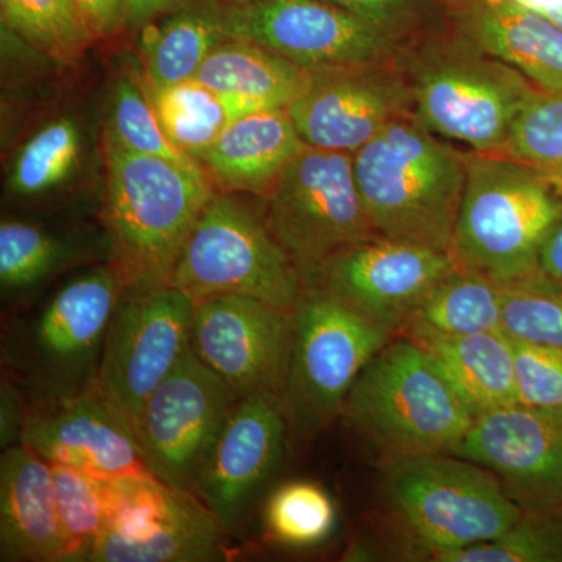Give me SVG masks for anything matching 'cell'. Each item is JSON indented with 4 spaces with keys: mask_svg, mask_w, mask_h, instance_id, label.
Wrapping results in <instances>:
<instances>
[{
    "mask_svg": "<svg viewBox=\"0 0 562 562\" xmlns=\"http://www.w3.org/2000/svg\"><path fill=\"white\" fill-rule=\"evenodd\" d=\"M106 225L127 288L169 284L203 211L216 195L202 166L125 149L106 132Z\"/></svg>",
    "mask_w": 562,
    "mask_h": 562,
    "instance_id": "1",
    "label": "cell"
},
{
    "mask_svg": "<svg viewBox=\"0 0 562 562\" xmlns=\"http://www.w3.org/2000/svg\"><path fill=\"white\" fill-rule=\"evenodd\" d=\"M341 416L383 469L452 453L475 420L427 351L403 335L366 364Z\"/></svg>",
    "mask_w": 562,
    "mask_h": 562,
    "instance_id": "2",
    "label": "cell"
},
{
    "mask_svg": "<svg viewBox=\"0 0 562 562\" xmlns=\"http://www.w3.org/2000/svg\"><path fill=\"white\" fill-rule=\"evenodd\" d=\"M362 206L376 235L450 249L464 194L465 155L401 116L353 154Z\"/></svg>",
    "mask_w": 562,
    "mask_h": 562,
    "instance_id": "3",
    "label": "cell"
},
{
    "mask_svg": "<svg viewBox=\"0 0 562 562\" xmlns=\"http://www.w3.org/2000/svg\"><path fill=\"white\" fill-rule=\"evenodd\" d=\"M465 169L449 249L458 269L502 288L535 279L542 244L562 211L561 195L505 155H465Z\"/></svg>",
    "mask_w": 562,
    "mask_h": 562,
    "instance_id": "4",
    "label": "cell"
},
{
    "mask_svg": "<svg viewBox=\"0 0 562 562\" xmlns=\"http://www.w3.org/2000/svg\"><path fill=\"white\" fill-rule=\"evenodd\" d=\"M125 290L114 266L91 269L3 333V360L31 402L98 386L106 331Z\"/></svg>",
    "mask_w": 562,
    "mask_h": 562,
    "instance_id": "5",
    "label": "cell"
},
{
    "mask_svg": "<svg viewBox=\"0 0 562 562\" xmlns=\"http://www.w3.org/2000/svg\"><path fill=\"white\" fill-rule=\"evenodd\" d=\"M384 471L392 519L431 560L494 541L524 519L495 473L457 454L416 458Z\"/></svg>",
    "mask_w": 562,
    "mask_h": 562,
    "instance_id": "6",
    "label": "cell"
},
{
    "mask_svg": "<svg viewBox=\"0 0 562 562\" xmlns=\"http://www.w3.org/2000/svg\"><path fill=\"white\" fill-rule=\"evenodd\" d=\"M325 288L306 286L292 312V344L281 408L291 430L313 435L342 413L362 369L395 338Z\"/></svg>",
    "mask_w": 562,
    "mask_h": 562,
    "instance_id": "7",
    "label": "cell"
},
{
    "mask_svg": "<svg viewBox=\"0 0 562 562\" xmlns=\"http://www.w3.org/2000/svg\"><path fill=\"white\" fill-rule=\"evenodd\" d=\"M169 284L198 302L236 294L294 312L305 281L265 213L232 192L214 195L181 250Z\"/></svg>",
    "mask_w": 562,
    "mask_h": 562,
    "instance_id": "8",
    "label": "cell"
},
{
    "mask_svg": "<svg viewBox=\"0 0 562 562\" xmlns=\"http://www.w3.org/2000/svg\"><path fill=\"white\" fill-rule=\"evenodd\" d=\"M265 220L306 286L336 255L379 236L362 206L353 154L310 146L273 184Z\"/></svg>",
    "mask_w": 562,
    "mask_h": 562,
    "instance_id": "9",
    "label": "cell"
},
{
    "mask_svg": "<svg viewBox=\"0 0 562 562\" xmlns=\"http://www.w3.org/2000/svg\"><path fill=\"white\" fill-rule=\"evenodd\" d=\"M109 525L91 562H206L222 560L225 530L191 491L154 473L110 479Z\"/></svg>",
    "mask_w": 562,
    "mask_h": 562,
    "instance_id": "10",
    "label": "cell"
},
{
    "mask_svg": "<svg viewBox=\"0 0 562 562\" xmlns=\"http://www.w3.org/2000/svg\"><path fill=\"white\" fill-rule=\"evenodd\" d=\"M194 306L172 284L127 288L122 294L106 331L98 387L133 424L191 349Z\"/></svg>",
    "mask_w": 562,
    "mask_h": 562,
    "instance_id": "11",
    "label": "cell"
},
{
    "mask_svg": "<svg viewBox=\"0 0 562 562\" xmlns=\"http://www.w3.org/2000/svg\"><path fill=\"white\" fill-rule=\"evenodd\" d=\"M239 401L220 375L188 350L133 424L149 472L176 490L191 491Z\"/></svg>",
    "mask_w": 562,
    "mask_h": 562,
    "instance_id": "12",
    "label": "cell"
},
{
    "mask_svg": "<svg viewBox=\"0 0 562 562\" xmlns=\"http://www.w3.org/2000/svg\"><path fill=\"white\" fill-rule=\"evenodd\" d=\"M532 91L522 74L497 58L450 57L422 70L414 101L435 135L475 154H501Z\"/></svg>",
    "mask_w": 562,
    "mask_h": 562,
    "instance_id": "13",
    "label": "cell"
},
{
    "mask_svg": "<svg viewBox=\"0 0 562 562\" xmlns=\"http://www.w3.org/2000/svg\"><path fill=\"white\" fill-rule=\"evenodd\" d=\"M224 33L312 70L371 66L394 38L324 0L225 3Z\"/></svg>",
    "mask_w": 562,
    "mask_h": 562,
    "instance_id": "14",
    "label": "cell"
},
{
    "mask_svg": "<svg viewBox=\"0 0 562 562\" xmlns=\"http://www.w3.org/2000/svg\"><path fill=\"white\" fill-rule=\"evenodd\" d=\"M292 344V312L247 295L195 302L191 349L239 397H280Z\"/></svg>",
    "mask_w": 562,
    "mask_h": 562,
    "instance_id": "15",
    "label": "cell"
},
{
    "mask_svg": "<svg viewBox=\"0 0 562 562\" xmlns=\"http://www.w3.org/2000/svg\"><path fill=\"white\" fill-rule=\"evenodd\" d=\"M452 454L495 473L527 516H562V408L516 403L484 413Z\"/></svg>",
    "mask_w": 562,
    "mask_h": 562,
    "instance_id": "16",
    "label": "cell"
},
{
    "mask_svg": "<svg viewBox=\"0 0 562 562\" xmlns=\"http://www.w3.org/2000/svg\"><path fill=\"white\" fill-rule=\"evenodd\" d=\"M457 269L450 251L375 236L336 255L314 284L398 335Z\"/></svg>",
    "mask_w": 562,
    "mask_h": 562,
    "instance_id": "17",
    "label": "cell"
},
{
    "mask_svg": "<svg viewBox=\"0 0 562 562\" xmlns=\"http://www.w3.org/2000/svg\"><path fill=\"white\" fill-rule=\"evenodd\" d=\"M288 430L277 395H250L236 403L191 486L225 532L241 527L279 469Z\"/></svg>",
    "mask_w": 562,
    "mask_h": 562,
    "instance_id": "18",
    "label": "cell"
},
{
    "mask_svg": "<svg viewBox=\"0 0 562 562\" xmlns=\"http://www.w3.org/2000/svg\"><path fill=\"white\" fill-rule=\"evenodd\" d=\"M21 443L50 464L105 479L149 472L131 417L98 386L31 402Z\"/></svg>",
    "mask_w": 562,
    "mask_h": 562,
    "instance_id": "19",
    "label": "cell"
},
{
    "mask_svg": "<svg viewBox=\"0 0 562 562\" xmlns=\"http://www.w3.org/2000/svg\"><path fill=\"white\" fill-rule=\"evenodd\" d=\"M403 102L394 80L358 66L314 70L286 110L306 146L355 154L403 116Z\"/></svg>",
    "mask_w": 562,
    "mask_h": 562,
    "instance_id": "20",
    "label": "cell"
},
{
    "mask_svg": "<svg viewBox=\"0 0 562 562\" xmlns=\"http://www.w3.org/2000/svg\"><path fill=\"white\" fill-rule=\"evenodd\" d=\"M0 561L68 562L52 464L22 443L0 458Z\"/></svg>",
    "mask_w": 562,
    "mask_h": 562,
    "instance_id": "21",
    "label": "cell"
},
{
    "mask_svg": "<svg viewBox=\"0 0 562 562\" xmlns=\"http://www.w3.org/2000/svg\"><path fill=\"white\" fill-rule=\"evenodd\" d=\"M305 147L286 109L261 110L231 122L199 162L225 192L266 199Z\"/></svg>",
    "mask_w": 562,
    "mask_h": 562,
    "instance_id": "22",
    "label": "cell"
},
{
    "mask_svg": "<svg viewBox=\"0 0 562 562\" xmlns=\"http://www.w3.org/2000/svg\"><path fill=\"white\" fill-rule=\"evenodd\" d=\"M461 20L476 46L538 90L562 92V29L509 0H462Z\"/></svg>",
    "mask_w": 562,
    "mask_h": 562,
    "instance_id": "23",
    "label": "cell"
},
{
    "mask_svg": "<svg viewBox=\"0 0 562 562\" xmlns=\"http://www.w3.org/2000/svg\"><path fill=\"white\" fill-rule=\"evenodd\" d=\"M419 344L473 416L516 405L514 342L502 330L472 335L406 333Z\"/></svg>",
    "mask_w": 562,
    "mask_h": 562,
    "instance_id": "24",
    "label": "cell"
},
{
    "mask_svg": "<svg viewBox=\"0 0 562 562\" xmlns=\"http://www.w3.org/2000/svg\"><path fill=\"white\" fill-rule=\"evenodd\" d=\"M140 32V50L154 87L195 79L211 52L224 43V7L216 0H181Z\"/></svg>",
    "mask_w": 562,
    "mask_h": 562,
    "instance_id": "25",
    "label": "cell"
},
{
    "mask_svg": "<svg viewBox=\"0 0 562 562\" xmlns=\"http://www.w3.org/2000/svg\"><path fill=\"white\" fill-rule=\"evenodd\" d=\"M313 72L257 44L225 40L203 61L195 80L221 94L272 110L286 109L297 99Z\"/></svg>",
    "mask_w": 562,
    "mask_h": 562,
    "instance_id": "26",
    "label": "cell"
},
{
    "mask_svg": "<svg viewBox=\"0 0 562 562\" xmlns=\"http://www.w3.org/2000/svg\"><path fill=\"white\" fill-rule=\"evenodd\" d=\"M149 95L166 135L198 162L231 122L261 111L247 99L221 94L195 79L169 87L150 85Z\"/></svg>",
    "mask_w": 562,
    "mask_h": 562,
    "instance_id": "27",
    "label": "cell"
},
{
    "mask_svg": "<svg viewBox=\"0 0 562 562\" xmlns=\"http://www.w3.org/2000/svg\"><path fill=\"white\" fill-rule=\"evenodd\" d=\"M503 288L479 273H450L422 302L398 335H472L502 330Z\"/></svg>",
    "mask_w": 562,
    "mask_h": 562,
    "instance_id": "28",
    "label": "cell"
},
{
    "mask_svg": "<svg viewBox=\"0 0 562 562\" xmlns=\"http://www.w3.org/2000/svg\"><path fill=\"white\" fill-rule=\"evenodd\" d=\"M262 522L273 542L308 549L330 538L338 513L331 495L321 484L292 480L266 498Z\"/></svg>",
    "mask_w": 562,
    "mask_h": 562,
    "instance_id": "29",
    "label": "cell"
},
{
    "mask_svg": "<svg viewBox=\"0 0 562 562\" xmlns=\"http://www.w3.org/2000/svg\"><path fill=\"white\" fill-rule=\"evenodd\" d=\"M52 472L68 562L88 561L109 525L110 479L61 464H52Z\"/></svg>",
    "mask_w": 562,
    "mask_h": 562,
    "instance_id": "30",
    "label": "cell"
},
{
    "mask_svg": "<svg viewBox=\"0 0 562 562\" xmlns=\"http://www.w3.org/2000/svg\"><path fill=\"white\" fill-rule=\"evenodd\" d=\"M497 155L528 166L562 198V92L532 91Z\"/></svg>",
    "mask_w": 562,
    "mask_h": 562,
    "instance_id": "31",
    "label": "cell"
},
{
    "mask_svg": "<svg viewBox=\"0 0 562 562\" xmlns=\"http://www.w3.org/2000/svg\"><path fill=\"white\" fill-rule=\"evenodd\" d=\"M10 31L52 57L70 60L92 41L74 0H0Z\"/></svg>",
    "mask_w": 562,
    "mask_h": 562,
    "instance_id": "32",
    "label": "cell"
},
{
    "mask_svg": "<svg viewBox=\"0 0 562 562\" xmlns=\"http://www.w3.org/2000/svg\"><path fill=\"white\" fill-rule=\"evenodd\" d=\"M70 249L35 224L3 220L0 224V284L3 294L31 291L63 268Z\"/></svg>",
    "mask_w": 562,
    "mask_h": 562,
    "instance_id": "33",
    "label": "cell"
},
{
    "mask_svg": "<svg viewBox=\"0 0 562 562\" xmlns=\"http://www.w3.org/2000/svg\"><path fill=\"white\" fill-rule=\"evenodd\" d=\"M79 128L70 120L50 122L22 147L10 176L18 195L44 194L68 179L79 160Z\"/></svg>",
    "mask_w": 562,
    "mask_h": 562,
    "instance_id": "34",
    "label": "cell"
},
{
    "mask_svg": "<svg viewBox=\"0 0 562 562\" xmlns=\"http://www.w3.org/2000/svg\"><path fill=\"white\" fill-rule=\"evenodd\" d=\"M502 331L513 341L562 349V290L541 276L503 288Z\"/></svg>",
    "mask_w": 562,
    "mask_h": 562,
    "instance_id": "35",
    "label": "cell"
},
{
    "mask_svg": "<svg viewBox=\"0 0 562 562\" xmlns=\"http://www.w3.org/2000/svg\"><path fill=\"white\" fill-rule=\"evenodd\" d=\"M109 132L121 146L135 154L165 158L183 166H201L169 139L149 92L140 91L131 79H122L116 85Z\"/></svg>",
    "mask_w": 562,
    "mask_h": 562,
    "instance_id": "36",
    "label": "cell"
},
{
    "mask_svg": "<svg viewBox=\"0 0 562 562\" xmlns=\"http://www.w3.org/2000/svg\"><path fill=\"white\" fill-rule=\"evenodd\" d=\"M439 562H562V516H527L494 541L439 557Z\"/></svg>",
    "mask_w": 562,
    "mask_h": 562,
    "instance_id": "37",
    "label": "cell"
},
{
    "mask_svg": "<svg viewBox=\"0 0 562 562\" xmlns=\"http://www.w3.org/2000/svg\"><path fill=\"white\" fill-rule=\"evenodd\" d=\"M513 342L517 401L536 408H562V349Z\"/></svg>",
    "mask_w": 562,
    "mask_h": 562,
    "instance_id": "38",
    "label": "cell"
},
{
    "mask_svg": "<svg viewBox=\"0 0 562 562\" xmlns=\"http://www.w3.org/2000/svg\"><path fill=\"white\" fill-rule=\"evenodd\" d=\"M395 36L419 16L425 0H324Z\"/></svg>",
    "mask_w": 562,
    "mask_h": 562,
    "instance_id": "39",
    "label": "cell"
},
{
    "mask_svg": "<svg viewBox=\"0 0 562 562\" xmlns=\"http://www.w3.org/2000/svg\"><path fill=\"white\" fill-rule=\"evenodd\" d=\"M31 398L20 383L7 372L0 383V446H20Z\"/></svg>",
    "mask_w": 562,
    "mask_h": 562,
    "instance_id": "40",
    "label": "cell"
},
{
    "mask_svg": "<svg viewBox=\"0 0 562 562\" xmlns=\"http://www.w3.org/2000/svg\"><path fill=\"white\" fill-rule=\"evenodd\" d=\"M91 38L110 35L124 24L127 0H74Z\"/></svg>",
    "mask_w": 562,
    "mask_h": 562,
    "instance_id": "41",
    "label": "cell"
},
{
    "mask_svg": "<svg viewBox=\"0 0 562 562\" xmlns=\"http://www.w3.org/2000/svg\"><path fill=\"white\" fill-rule=\"evenodd\" d=\"M539 276L562 290V211L542 244Z\"/></svg>",
    "mask_w": 562,
    "mask_h": 562,
    "instance_id": "42",
    "label": "cell"
},
{
    "mask_svg": "<svg viewBox=\"0 0 562 562\" xmlns=\"http://www.w3.org/2000/svg\"><path fill=\"white\" fill-rule=\"evenodd\" d=\"M181 0H127L124 24L144 25L179 5Z\"/></svg>",
    "mask_w": 562,
    "mask_h": 562,
    "instance_id": "43",
    "label": "cell"
},
{
    "mask_svg": "<svg viewBox=\"0 0 562 562\" xmlns=\"http://www.w3.org/2000/svg\"><path fill=\"white\" fill-rule=\"evenodd\" d=\"M509 2L547 18L552 16L554 11L560 10L562 7V0H509Z\"/></svg>",
    "mask_w": 562,
    "mask_h": 562,
    "instance_id": "44",
    "label": "cell"
},
{
    "mask_svg": "<svg viewBox=\"0 0 562 562\" xmlns=\"http://www.w3.org/2000/svg\"><path fill=\"white\" fill-rule=\"evenodd\" d=\"M550 20H552L553 22H557L558 25H560V27L562 29V7L560 10L558 11H554V13L552 14V16H549Z\"/></svg>",
    "mask_w": 562,
    "mask_h": 562,
    "instance_id": "45",
    "label": "cell"
},
{
    "mask_svg": "<svg viewBox=\"0 0 562 562\" xmlns=\"http://www.w3.org/2000/svg\"><path fill=\"white\" fill-rule=\"evenodd\" d=\"M227 5H244V3L255 2V0H224Z\"/></svg>",
    "mask_w": 562,
    "mask_h": 562,
    "instance_id": "46",
    "label": "cell"
}]
</instances>
